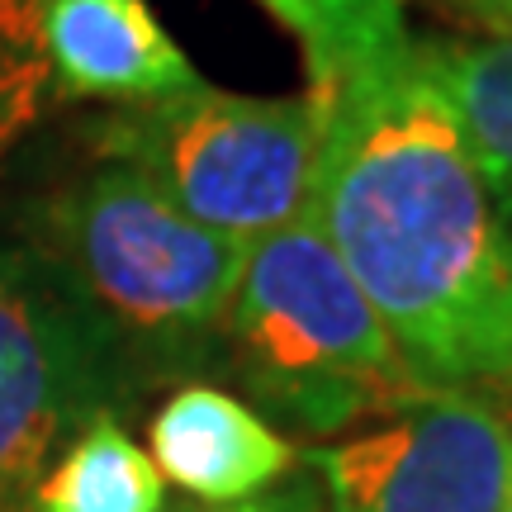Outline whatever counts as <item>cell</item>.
<instances>
[{"instance_id": "11", "label": "cell", "mask_w": 512, "mask_h": 512, "mask_svg": "<svg viewBox=\"0 0 512 512\" xmlns=\"http://www.w3.org/2000/svg\"><path fill=\"white\" fill-rule=\"evenodd\" d=\"M53 95L43 0H0V147L34 124Z\"/></svg>"}, {"instance_id": "16", "label": "cell", "mask_w": 512, "mask_h": 512, "mask_svg": "<svg viewBox=\"0 0 512 512\" xmlns=\"http://www.w3.org/2000/svg\"><path fill=\"white\" fill-rule=\"evenodd\" d=\"M508 512H512V503H508Z\"/></svg>"}, {"instance_id": "10", "label": "cell", "mask_w": 512, "mask_h": 512, "mask_svg": "<svg viewBox=\"0 0 512 512\" xmlns=\"http://www.w3.org/2000/svg\"><path fill=\"white\" fill-rule=\"evenodd\" d=\"M162 470L110 413H95L38 479L34 512H162Z\"/></svg>"}, {"instance_id": "2", "label": "cell", "mask_w": 512, "mask_h": 512, "mask_svg": "<svg viewBox=\"0 0 512 512\" xmlns=\"http://www.w3.org/2000/svg\"><path fill=\"white\" fill-rule=\"evenodd\" d=\"M223 342L238 380L309 437L389 418L422 394L313 214L247 247Z\"/></svg>"}, {"instance_id": "7", "label": "cell", "mask_w": 512, "mask_h": 512, "mask_svg": "<svg viewBox=\"0 0 512 512\" xmlns=\"http://www.w3.org/2000/svg\"><path fill=\"white\" fill-rule=\"evenodd\" d=\"M53 91L72 100L152 105L204 86L147 0H43Z\"/></svg>"}, {"instance_id": "4", "label": "cell", "mask_w": 512, "mask_h": 512, "mask_svg": "<svg viewBox=\"0 0 512 512\" xmlns=\"http://www.w3.org/2000/svg\"><path fill=\"white\" fill-rule=\"evenodd\" d=\"M100 133L110 166H124L195 223L252 242L313 209L323 100H256L195 86L171 100L124 105Z\"/></svg>"}, {"instance_id": "15", "label": "cell", "mask_w": 512, "mask_h": 512, "mask_svg": "<svg viewBox=\"0 0 512 512\" xmlns=\"http://www.w3.org/2000/svg\"><path fill=\"white\" fill-rule=\"evenodd\" d=\"M219 512H323V503L309 489H294V494L266 498V503H242V508H219Z\"/></svg>"}, {"instance_id": "3", "label": "cell", "mask_w": 512, "mask_h": 512, "mask_svg": "<svg viewBox=\"0 0 512 512\" xmlns=\"http://www.w3.org/2000/svg\"><path fill=\"white\" fill-rule=\"evenodd\" d=\"M43 228L67 304L100 342L185 361L223 337L247 247L181 214L143 176L100 166L57 195Z\"/></svg>"}, {"instance_id": "9", "label": "cell", "mask_w": 512, "mask_h": 512, "mask_svg": "<svg viewBox=\"0 0 512 512\" xmlns=\"http://www.w3.org/2000/svg\"><path fill=\"white\" fill-rule=\"evenodd\" d=\"M408 62L456 119L465 152L512 223V38H413Z\"/></svg>"}, {"instance_id": "1", "label": "cell", "mask_w": 512, "mask_h": 512, "mask_svg": "<svg viewBox=\"0 0 512 512\" xmlns=\"http://www.w3.org/2000/svg\"><path fill=\"white\" fill-rule=\"evenodd\" d=\"M408 43L403 19L384 24L313 86L323 152L309 214L422 389L508 399L512 223Z\"/></svg>"}, {"instance_id": "13", "label": "cell", "mask_w": 512, "mask_h": 512, "mask_svg": "<svg viewBox=\"0 0 512 512\" xmlns=\"http://www.w3.org/2000/svg\"><path fill=\"white\" fill-rule=\"evenodd\" d=\"M266 10H271L290 34H299V43H304V57H318V48H323V15H318V0H261Z\"/></svg>"}, {"instance_id": "14", "label": "cell", "mask_w": 512, "mask_h": 512, "mask_svg": "<svg viewBox=\"0 0 512 512\" xmlns=\"http://www.w3.org/2000/svg\"><path fill=\"white\" fill-rule=\"evenodd\" d=\"M456 10H465L470 19H479V24H489L494 34L512 38V0H451Z\"/></svg>"}, {"instance_id": "6", "label": "cell", "mask_w": 512, "mask_h": 512, "mask_svg": "<svg viewBox=\"0 0 512 512\" xmlns=\"http://www.w3.org/2000/svg\"><path fill=\"white\" fill-rule=\"evenodd\" d=\"M105 403V342L91 323L0 261V512H29L57 446Z\"/></svg>"}, {"instance_id": "8", "label": "cell", "mask_w": 512, "mask_h": 512, "mask_svg": "<svg viewBox=\"0 0 512 512\" xmlns=\"http://www.w3.org/2000/svg\"><path fill=\"white\" fill-rule=\"evenodd\" d=\"M152 465L204 503H242L299 460L271 422L219 384H181L147 427Z\"/></svg>"}, {"instance_id": "5", "label": "cell", "mask_w": 512, "mask_h": 512, "mask_svg": "<svg viewBox=\"0 0 512 512\" xmlns=\"http://www.w3.org/2000/svg\"><path fill=\"white\" fill-rule=\"evenodd\" d=\"M323 512H508L512 408L484 394L422 389L389 422L309 456Z\"/></svg>"}, {"instance_id": "12", "label": "cell", "mask_w": 512, "mask_h": 512, "mask_svg": "<svg viewBox=\"0 0 512 512\" xmlns=\"http://www.w3.org/2000/svg\"><path fill=\"white\" fill-rule=\"evenodd\" d=\"M318 15H323V48H318V57L309 62L313 86L328 81V72L337 67V57L347 53L351 43H361L366 34L403 19V0H318Z\"/></svg>"}]
</instances>
